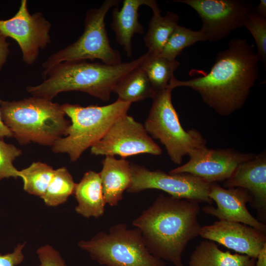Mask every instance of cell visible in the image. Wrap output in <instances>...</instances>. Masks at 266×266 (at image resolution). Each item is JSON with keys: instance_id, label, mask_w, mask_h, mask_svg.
Returning <instances> with one entry per match:
<instances>
[{"instance_id": "obj_15", "label": "cell", "mask_w": 266, "mask_h": 266, "mask_svg": "<svg viewBox=\"0 0 266 266\" xmlns=\"http://www.w3.org/2000/svg\"><path fill=\"white\" fill-rule=\"evenodd\" d=\"M208 196L217 206H203L202 210L204 213L220 220L241 223L266 233V225L251 215L246 207V204L252 201L246 190L237 187L225 188L212 183L210 184Z\"/></svg>"}, {"instance_id": "obj_16", "label": "cell", "mask_w": 266, "mask_h": 266, "mask_svg": "<svg viewBox=\"0 0 266 266\" xmlns=\"http://www.w3.org/2000/svg\"><path fill=\"white\" fill-rule=\"evenodd\" d=\"M224 188H241L251 195L252 207L259 217L266 221V153L239 164L232 175L224 182Z\"/></svg>"}, {"instance_id": "obj_18", "label": "cell", "mask_w": 266, "mask_h": 266, "mask_svg": "<svg viewBox=\"0 0 266 266\" xmlns=\"http://www.w3.org/2000/svg\"><path fill=\"white\" fill-rule=\"evenodd\" d=\"M150 0H124L120 9L116 6L112 12L111 27L117 42L122 46L128 57L133 54L132 39L135 33L142 34L144 30L138 21V9L148 5Z\"/></svg>"}, {"instance_id": "obj_19", "label": "cell", "mask_w": 266, "mask_h": 266, "mask_svg": "<svg viewBox=\"0 0 266 266\" xmlns=\"http://www.w3.org/2000/svg\"><path fill=\"white\" fill-rule=\"evenodd\" d=\"M77 201V213L86 218L102 216L106 204L99 173L93 170L85 172L76 184L74 194Z\"/></svg>"}, {"instance_id": "obj_13", "label": "cell", "mask_w": 266, "mask_h": 266, "mask_svg": "<svg viewBox=\"0 0 266 266\" xmlns=\"http://www.w3.org/2000/svg\"><path fill=\"white\" fill-rule=\"evenodd\" d=\"M252 153L238 151L233 148L210 149L207 147L189 155L188 162L171 169L168 173H186L208 183L224 182L238 166L255 157Z\"/></svg>"}, {"instance_id": "obj_9", "label": "cell", "mask_w": 266, "mask_h": 266, "mask_svg": "<svg viewBox=\"0 0 266 266\" xmlns=\"http://www.w3.org/2000/svg\"><path fill=\"white\" fill-rule=\"evenodd\" d=\"M132 181L127 190L129 193H138L147 189H157L170 196L211 205L208 193L210 183L189 173H167L157 169L150 170L144 166L130 164Z\"/></svg>"}, {"instance_id": "obj_24", "label": "cell", "mask_w": 266, "mask_h": 266, "mask_svg": "<svg viewBox=\"0 0 266 266\" xmlns=\"http://www.w3.org/2000/svg\"><path fill=\"white\" fill-rule=\"evenodd\" d=\"M76 185L66 167L54 169L52 178L41 199L45 205L57 206L66 202L74 194Z\"/></svg>"}, {"instance_id": "obj_25", "label": "cell", "mask_w": 266, "mask_h": 266, "mask_svg": "<svg viewBox=\"0 0 266 266\" xmlns=\"http://www.w3.org/2000/svg\"><path fill=\"white\" fill-rule=\"evenodd\" d=\"M54 169L46 163L33 162L28 167L20 170L24 190L28 193L41 197L52 178Z\"/></svg>"}, {"instance_id": "obj_7", "label": "cell", "mask_w": 266, "mask_h": 266, "mask_svg": "<svg viewBox=\"0 0 266 266\" xmlns=\"http://www.w3.org/2000/svg\"><path fill=\"white\" fill-rule=\"evenodd\" d=\"M172 90L167 86L156 93L144 127L152 138L159 140L165 147L171 161L180 165L184 156L207 146L200 132L182 127L172 102Z\"/></svg>"}, {"instance_id": "obj_30", "label": "cell", "mask_w": 266, "mask_h": 266, "mask_svg": "<svg viewBox=\"0 0 266 266\" xmlns=\"http://www.w3.org/2000/svg\"><path fill=\"white\" fill-rule=\"evenodd\" d=\"M25 245L19 243L13 252L4 255L0 253V266H17L21 264L25 258L23 253Z\"/></svg>"}, {"instance_id": "obj_21", "label": "cell", "mask_w": 266, "mask_h": 266, "mask_svg": "<svg viewBox=\"0 0 266 266\" xmlns=\"http://www.w3.org/2000/svg\"><path fill=\"white\" fill-rule=\"evenodd\" d=\"M148 6L152 9L153 16L149 23L144 41L148 52L159 54L178 25L179 17L177 14L170 11H167L165 16H162L155 0H150Z\"/></svg>"}, {"instance_id": "obj_10", "label": "cell", "mask_w": 266, "mask_h": 266, "mask_svg": "<svg viewBox=\"0 0 266 266\" xmlns=\"http://www.w3.org/2000/svg\"><path fill=\"white\" fill-rule=\"evenodd\" d=\"M198 13L202 22L200 30L207 40L217 42L232 32L244 27L247 16L254 11L250 1L244 0H176Z\"/></svg>"}, {"instance_id": "obj_2", "label": "cell", "mask_w": 266, "mask_h": 266, "mask_svg": "<svg viewBox=\"0 0 266 266\" xmlns=\"http://www.w3.org/2000/svg\"><path fill=\"white\" fill-rule=\"evenodd\" d=\"M199 202L160 194L132 225L142 234L149 252L155 257L184 266L182 256L187 245L200 235Z\"/></svg>"}, {"instance_id": "obj_6", "label": "cell", "mask_w": 266, "mask_h": 266, "mask_svg": "<svg viewBox=\"0 0 266 266\" xmlns=\"http://www.w3.org/2000/svg\"><path fill=\"white\" fill-rule=\"evenodd\" d=\"M78 245L100 265L166 266L165 261L149 252L140 231L128 229L124 223L112 226L108 232H99L90 240H82Z\"/></svg>"}, {"instance_id": "obj_31", "label": "cell", "mask_w": 266, "mask_h": 266, "mask_svg": "<svg viewBox=\"0 0 266 266\" xmlns=\"http://www.w3.org/2000/svg\"><path fill=\"white\" fill-rule=\"evenodd\" d=\"M6 38L0 32V72L7 61L10 52V43L7 41Z\"/></svg>"}, {"instance_id": "obj_17", "label": "cell", "mask_w": 266, "mask_h": 266, "mask_svg": "<svg viewBox=\"0 0 266 266\" xmlns=\"http://www.w3.org/2000/svg\"><path fill=\"white\" fill-rule=\"evenodd\" d=\"M101 164L102 168L99 174L106 204L117 206L131 183L130 163L125 159L107 156Z\"/></svg>"}, {"instance_id": "obj_14", "label": "cell", "mask_w": 266, "mask_h": 266, "mask_svg": "<svg viewBox=\"0 0 266 266\" xmlns=\"http://www.w3.org/2000/svg\"><path fill=\"white\" fill-rule=\"evenodd\" d=\"M200 236L256 259L266 244V233L241 223L225 220L201 227Z\"/></svg>"}, {"instance_id": "obj_20", "label": "cell", "mask_w": 266, "mask_h": 266, "mask_svg": "<svg viewBox=\"0 0 266 266\" xmlns=\"http://www.w3.org/2000/svg\"><path fill=\"white\" fill-rule=\"evenodd\" d=\"M256 258L232 254L220 249L213 241L205 239L197 246L190 257L189 266H254Z\"/></svg>"}, {"instance_id": "obj_4", "label": "cell", "mask_w": 266, "mask_h": 266, "mask_svg": "<svg viewBox=\"0 0 266 266\" xmlns=\"http://www.w3.org/2000/svg\"><path fill=\"white\" fill-rule=\"evenodd\" d=\"M1 117L20 145L32 142L52 147L65 136L70 124L61 105L32 96L0 104Z\"/></svg>"}, {"instance_id": "obj_28", "label": "cell", "mask_w": 266, "mask_h": 266, "mask_svg": "<svg viewBox=\"0 0 266 266\" xmlns=\"http://www.w3.org/2000/svg\"><path fill=\"white\" fill-rule=\"evenodd\" d=\"M22 151L12 144L0 139V181L4 178L20 177V170L13 165V161Z\"/></svg>"}, {"instance_id": "obj_3", "label": "cell", "mask_w": 266, "mask_h": 266, "mask_svg": "<svg viewBox=\"0 0 266 266\" xmlns=\"http://www.w3.org/2000/svg\"><path fill=\"white\" fill-rule=\"evenodd\" d=\"M147 55L146 52L135 60L117 65L89 63L86 60L63 62L43 73L46 77L44 81L27 86L26 91L33 96L51 100L62 92L80 91L107 101L117 83L139 66Z\"/></svg>"}, {"instance_id": "obj_12", "label": "cell", "mask_w": 266, "mask_h": 266, "mask_svg": "<svg viewBox=\"0 0 266 266\" xmlns=\"http://www.w3.org/2000/svg\"><path fill=\"white\" fill-rule=\"evenodd\" d=\"M51 24L40 12L31 14L27 0H22L17 12L12 17L0 20V32L15 40L22 54V59L28 65L37 59L40 49L51 42Z\"/></svg>"}, {"instance_id": "obj_1", "label": "cell", "mask_w": 266, "mask_h": 266, "mask_svg": "<svg viewBox=\"0 0 266 266\" xmlns=\"http://www.w3.org/2000/svg\"><path fill=\"white\" fill-rule=\"evenodd\" d=\"M259 62L253 45L245 39L232 38L228 48L217 54L209 72L185 81L174 76L167 86L190 88L217 113L228 116L245 103L258 77Z\"/></svg>"}, {"instance_id": "obj_22", "label": "cell", "mask_w": 266, "mask_h": 266, "mask_svg": "<svg viewBox=\"0 0 266 266\" xmlns=\"http://www.w3.org/2000/svg\"><path fill=\"white\" fill-rule=\"evenodd\" d=\"M113 92L118 96L117 100L131 104L147 98L152 99L156 94L147 75L140 66L123 77L117 83Z\"/></svg>"}, {"instance_id": "obj_23", "label": "cell", "mask_w": 266, "mask_h": 266, "mask_svg": "<svg viewBox=\"0 0 266 266\" xmlns=\"http://www.w3.org/2000/svg\"><path fill=\"white\" fill-rule=\"evenodd\" d=\"M147 52V55L140 67L147 75L156 93L167 87L180 63L176 59L169 60L159 54Z\"/></svg>"}, {"instance_id": "obj_33", "label": "cell", "mask_w": 266, "mask_h": 266, "mask_svg": "<svg viewBox=\"0 0 266 266\" xmlns=\"http://www.w3.org/2000/svg\"><path fill=\"white\" fill-rule=\"evenodd\" d=\"M2 100L0 99V104ZM12 136V134L9 129L4 124L2 121L0 112V139H3L4 137H10Z\"/></svg>"}, {"instance_id": "obj_29", "label": "cell", "mask_w": 266, "mask_h": 266, "mask_svg": "<svg viewBox=\"0 0 266 266\" xmlns=\"http://www.w3.org/2000/svg\"><path fill=\"white\" fill-rule=\"evenodd\" d=\"M36 253L40 266H67L60 253L50 245L40 247Z\"/></svg>"}, {"instance_id": "obj_5", "label": "cell", "mask_w": 266, "mask_h": 266, "mask_svg": "<svg viewBox=\"0 0 266 266\" xmlns=\"http://www.w3.org/2000/svg\"><path fill=\"white\" fill-rule=\"evenodd\" d=\"M131 103L117 100L103 106H82L66 103L61 107L70 119L66 135L51 147L55 153H66L71 162L77 161L83 153L99 141L112 125L127 114Z\"/></svg>"}, {"instance_id": "obj_34", "label": "cell", "mask_w": 266, "mask_h": 266, "mask_svg": "<svg viewBox=\"0 0 266 266\" xmlns=\"http://www.w3.org/2000/svg\"><path fill=\"white\" fill-rule=\"evenodd\" d=\"M254 11L260 16L266 18V0H261Z\"/></svg>"}, {"instance_id": "obj_11", "label": "cell", "mask_w": 266, "mask_h": 266, "mask_svg": "<svg viewBox=\"0 0 266 266\" xmlns=\"http://www.w3.org/2000/svg\"><path fill=\"white\" fill-rule=\"evenodd\" d=\"M91 153L95 155H118L125 159L139 154L160 155L162 150L147 133L144 125L126 114L91 147Z\"/></svg>"}, {"instance_id": "obj_27", "label": "cell", "mask_w": 266, "mask_h": 266, "mask_svg": "<svg viewBox=\"0 0 266 266\" xmlns=\"http://www.w3.org/2000/svg\"><path fill=\"white\" fill-rule=\"evenodd\" d=\"M244 27L250 32L257 45L260 61L266 66V18L252 12L247 17Z\"/></svg>"}, {"instance_id": "obj_26", "label": "cell", "mask_w": 266, "mask_h": 266, "mask_svg": "<svg viewBox=\"0 0 266 266\" xmlns=\"http://www.w3.org/2000/svg\"><path fill=\"white\" fill-rule=\"evenodd\" d=\"M206 40V37L200 30L195 31L178 25L159 55L169 60H175L186 47L196 42Z\"/></svg>"}, {"instance_id": "obj_32", "label": "cell", "mask_w": 266, "mask_h": 266, "mask_svg": "<svg viewBox=\"0 0 266 266\" xmlns=\"http://www.w3.org/2000/svg\"><path fill=\"white\" fill-rule=\"evenodd\" d=\"M254 266H266V244L260 251Z\"/></svg>"}, {"instance_id": "obj_8", "label": "cell", "mask_w": 266, "mask_h": 266, "mask_svg": "<svg viewBox=\"0 0 266 266\" xmlns=\"http://www.w3.org/2000/svg\"><path fill=\"white\" fill-rule=\"evenodd\" d=\"M120 1L106 0L99 8L88 9L81 35L75 42L48 57L42 63L43 73L66 61L99 59L108 65L122 63L120 52L110 44L104 22L108 11L112 7L118 6Z\"/></svg>"}]
</instances>
